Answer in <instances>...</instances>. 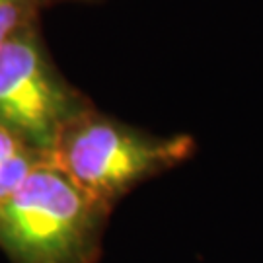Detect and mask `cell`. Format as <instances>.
Returning a JSON list of instances; mask_svg holds the SVG:
<instances>
[{"instance_id": "1", "label": "cell", "mask_w": 263, "mask_h": 263, "mask_svg": "<svg viewBox=\"0 0 263 263\" xmlns=\"http://www.w3.org/2000/svg\"><path fill=\"white\" fill-rule=\"evenodd\" d=\"M111 213L45 160L0 209V250L10 263H98Z\"/></svg>"}, {"instance_id": "2", "label": "cell", "mask_w": 263, "mask_h": 263, "mask_svg": "<svg viewBox=\"0 0 263 263\" xmlns=\"http://www.w3.org/2000/svg\"><path fill=\"white\" fill-rule=\"evenodd\" d=\"M193 152L191 135H152L90 105L66 123L51 160L113 211L135 187L178 168Z\"/></svg>"}, {"instance_id": "3", "label": "cell", "mask_w": 263, "mask_h": 263, "mask_svg": "<svg viewBox=\"0 0 263 263\" xmlns=\"http://www.w3.org/2000/svg\"><path fill=\"white\" fill-rule=\"evenodd\" d=\"M90 102L49 59L39 26L0 45V127L51 158L61 131Z\"/></svg>"}, {"instance_id": "4", "label": "cell", "mask_w": 263, "mask_h": 263, "mask_svg": "<svg viewBox=\"0 0 263 263\" xmlns=\"http://www.w3.org/2000/svg\"><path fill=\"white\" fill-rule=\"evenodd\" d=\"M45 160L51 158L0 127V209Z\"/></svg>"}, {"instance_id": "5", "label": "cell", "mask_w": 263, "mask_h": 263, "mask_svg": "<svg viewBox=\"0 0 263 263\" xmlns=\"http://www.w3.org/2000/svg\"><path fill=\"white\" fill-rule=\"evenodd\" d=\"M43 0H0V45L24 29L37 26Z\"/></svg>"}, {"instance_id": "6", "label": "cell", "mask_w": 263, "mask_h": 263, "mask_svg": "<svg viewBox=\"0 0 263 263\" xmlns=\"http://www.w3.org/2000/svg\"><path fill=\"white\" fill-rule=\"evenodd\" d=\"M51 2H57V0H43V6H45V4H51Z\"/></svg>"}]
</instances>
